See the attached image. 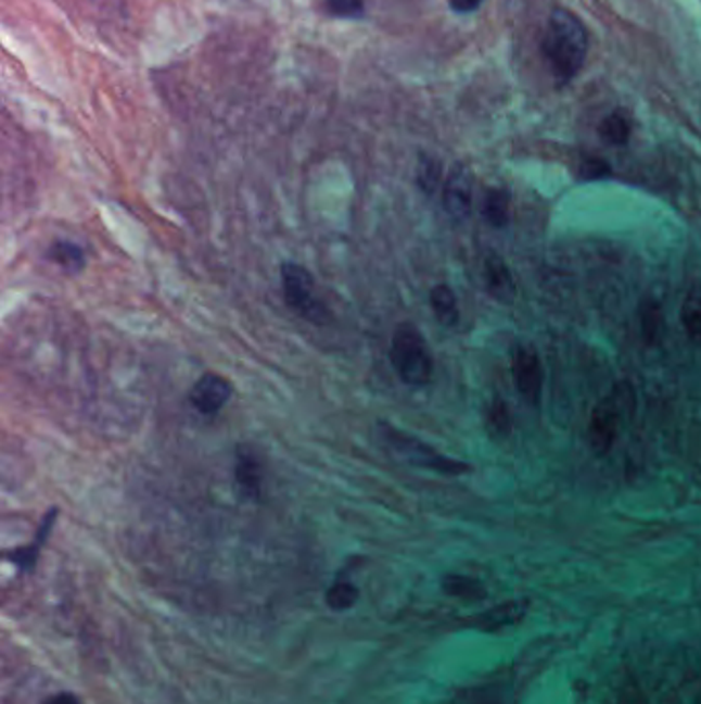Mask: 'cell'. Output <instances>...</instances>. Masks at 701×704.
<instances>
[{"label":"cell","instance_id":"obj_14","mask_svg":"<svg viewBox=\"0 0 701 704\" xmlns=\"http://www.w3.org/2000/svg\"><path fill=\"white\" fill-rule=\"evenodd\" d=\"M482 213L494 227H505L510 218V196L505 188H489L484 194Z\"/></svg>","mask_w":701,"mask_h":704},{"label":"cell","instance_id":"obj_9","mask_svg":"<svg viewBox=\"0 0 701 704\" xmlns=\"http://www.w3.org/2000/svg\"><path fill=\"white\" fill-rule=\"evenodd\" d=\"M264 466L259 455L255 450L241 445L234 455V480H237V489L241 492V496L250 499V501H257L262 496V485H264Z\"/></svg>","mask_w":701,"mask_h":704},{"label":"cell","instance_id":"obj_6","mask_svg":"<svg viewBox=\"0 0 701 704\" xmlns=\"http://www.w3.org/2000/svg\"><path fill=\"white\" fill-rule=\"evenodd\" d=\"M512 377L519 393L528 404H539L544 391V367L537 352L519 347L512 354Z\"/></svg>","mask_w":701,"mask_h":704},{"label":"cell","instance_id":"obj_12","mask_svg":"<svg viewBox=\"0 0 701 704\" xmlns=\"http://www.w3.org/2000/svg\"><path fill=\"white\" fill-rule=\"evenodd\" d=\"M48 257L64 273L78 274L82 273V268H85L82 248L68 239H56L48 250Z\"/></svg>","mask_w":701,"mask_h":704},{"label":"cell","instance_id":"obj_16","mask_svg":"<svg viewBox=\"0 0 701 704\" xmlns=\"http://www.w3.org/2000/svg\"><path fill=\"white\" fill-rule=\"evenodd\" d=\"M525 612V606L519 604V602H510V604H505V606L494 607L489 609L486 614H482L477 618V625L482 626L484 630H496V628H502V626L514 625L521 620Z\"/></svg>","mask_w":701,"mask_h":704},{"label":"cell","instance_id":"obj_2","mask_svg":"<svg viewBox=\"0 0 701 704\" xmlns=\"http://www.w3.org/2000/svg\"><path fill=\"white\" fill-rule=\"evenodd\" d=\"M391 363L404 384L413 388L430 384L434 361L424 336L413 324L402 322L395 326L391 338Z\"/></svg>","mask_w":701,"mask_h":704},{"label":"cell","instance_id":"obj_11","mask_svg":"<svg viewBox=\"0 0 701 704\" xmlns=\"http://www.w3.org/2000/svg\"><path fill=\"white\" fill-rule=\"evenodd\" d=\"M430 305L432 312L436 315V319L447 326V328H455L459 324V305H457V297L453 293V289L448 285H436L430 291Z\"/></svg>","mask_w":701,"mask_h":704},{"label":"cell","instance_id":"obj_19","mask_svg":"<svg viewBox=\"0 0 701 704\" xmlns=\"http://www.w3.org/2000/svg\"><path fill=\"white\" fill-rule=\"evenodd\" d=\"M358 598H360L358 587L351 583V581H346V579H340L330 587V591L326 595V602H328V606L332 607L333 612H344V609H351L358 602Z\"/></svg>","mask_w":701,"mask_h":704},{"label":"cell","instance_id":"obj_21","mask_svg":"<svg viewBox=\"0 0 701 704\" xmlns=\"http://www.w3.org/2000/svg\"><path fill=\"white\" fill-rule=\"evenodd\" d=\"M443 179V167L441 161L434 156H422L420 167H418V184L422 188V192L432 196L436 192V188L441 186Z\"/></svg>","mask_w":701,"mask_h":704},{"label":"cell","instance_id":"obj_23","mask_svg":"<svg viewBox=\"0 0 701 704\" xmlns=\"http://www.w3.org/2000/svg\"><path fill=\"white\" fill-rule=\"evenodd\" d=\"M333 15L360 17L365 13V0H328Z\"/></svg>","mask_w":701,"mask_h":704},{"label":"cell","instance_id":"obj_25","mask_svg":"<svg viewBox=\"0 0 701 704\" xmlns=\"http://www.w3.org/2000/svg\"><path fill=\"white\" fill-rule=\"evenodd\" d=\"M484 0H450V7L457 11V13H471L475 11Z\"/></svg>","mask_w":701,"mask_h":704},{"label":"cell","instance_id":"obj_20","mask_svg":"<svg viewBox=\"0 0 701 704\" xmlns=\"http://www.w3.org/2000/svg\"><path fill=\"white\" fill-rule=\"evenodd\" d=\"M443 589L447 591L448 595L463 598V600L484 598V587L480 586V581H475L471 577H463V575H447L443 579Z\"/></svg>","mask_w":701,"mask_h":704},{"label":"cell","instance_id":"obj_10","mask_svg":"<svg viewBox=\"0 0 701 704\" xmlns=\"http://www.w3.org/2000/svg\"><path fill=\"white\" fill-rule=\"evenodd\" d=\"M484 276H486L487 293L492 294L496 301L510 305L517 299L514 278L502 257H498L496 254L487 255Z\"/></svg>","mask_w":701,"mask_h":704},{"label":"cell","instance_id":"obj_18","mask_svg":"<svg viewBox=\"0 0 701 704\" xmlns=\"http://www.w3.org/2000/svg\"><path fill=\"white\" fill-rule=\"evenodd\" d=\"M640 317H642V332L646 342L648 344L659 342L664 328L663 310H661L659 301L646 299L642 310H640Z\"/></svg>","mask_w":701,"mask_h":704},{"label":"cell","instance_id":"obj_4","mask_svg":"<svg viewBox=\"0 0 701 704\" xmlns=\"http://www.w3.org/2000/svg\"><path fill=\"white\" fill-rule=\"evenodd\" d=\"M282 294L291 312L303 317L305 322H311L317 326H323L330 317L326 305L315 294V278L311 273L296 264V262H284L282 264Z\"/></svg>","mask_w":701,"mask_h":704},{"label":"cell","instance_id":"obj_13","mask_svg":"<svg viewBox=\"0 0 701 704\" xmlns=\"http://www.w3.org/2000/svg\"><path fill=\"white\" fill-rule=\"evenodd\" d=\"M681 322L689 340L701 347V285H693L685 294Z\"/></svg>","mask_w":701,"mask_h":704},{"label":"cell","instance_id":"obj_5","mask_svg":"<svg viewBox=\"0 0 701 704\" xmlns=\"http://www.w3.org/2000/svg\"><path fill=\"white\" fill-rule=\"evenodd\" d=\"M379 430H381L383 439L390 443L393 450L397 451L399 455H404L408 462L416 464V466L434 469V472H441V474H447V476H459V474L471 472L469 464L441 455L438 451L432 450L430 445L422 443L420 439L409 437L406 432L391 427L387 423H379Z\"/></svg>","mask_w":701,"mask_h":704},{"label":"cell","instance_id":"obj_1","mask_svg":"<svg viewBox=\"0 0 701 704\" xmlns=\"http://www.w3.org/2000/svg\"><path fill=\"white\" fill-rule=\"evenodd\" d=\"M544 56L560 83H570L585 66L588 34L583 21L570 11L558 9L547 20Z\"/></svg>","mask_w":701,"mask_h":704},{"label":"cell","instance_id":"obj_22","mask_svg":"<svg viewBox=\"0 0 701 704\" xmlns=\"http://www.w3.org/2000/svg\"><path fill=\"white\" fill-rule=\"evenodd\" d=\"M487 429L496 435H508L512 429V414L508 411L505 400H494L486 412Z\"/></svg>","mask_w":701,"mask_h":704},{"label":"cell","instance_id":"obj_17","mask_svg":"<svg viewBox=\"0 0 701 704\" xmlns=\"http://www.w3.org/2000/svg\"><path fill=\"white\" fill-rule=\"evenodd\" d=\"M599 133L609 144H625L632 137V120L625 112H613L601 122Z\"/></svg>","mask_w":701,"mask_h":704},{"label":"cell","instance_id":"obj_24","mask_svg":"<svg viewBox=\"0 0 701 704\" xmlns=\"http://www.w3.org/2000/svg\"><path fill=\"white\" fill-rule=\"evenodd\" d=\"M609 172V167L604 165L603 161H588L583 167V176L586 179H595V177L604 176Z\"/></svg>","mask_w":701,"mask_h":704},{"label":"cell","instance_id":"obj_15","mask_svg":"<svg viewBox=\"0 0 701 704\" xmlns=\"http://www.w3.org/2000/svg\"><path fill=\"white\" fill-rule=\"evenodd\" d=\"M54 519H56V508H52V511L43 517V521H41V526H39L38 536H36V542H34V544H29L27 548H20V550H15V552L11 554L13 563H15L21 570H29V568H34V565H36L39 548H41V544L46 542L48 533L52 531Z\"/></svg>","mask_w":701,"mask_h":704},{"label":"cell","instance_id":"obj_8","mask_svg":"<svg viewBox=\"0 0 701 704\" xmlns=\"http://www.w3.org/2000/svg\"><path fill=\"white\" fill-rule=\"evenodd\" d=\"M473 202V179L466 165L457 163L443 186V206L453 221H466Z\"/></svg>","mask_w":701,"mask_h":704},{"label":"cell","instance_id":"obj_7","mask_svg":"<svg viewBox=\"0 0 701 704\" xmlns=\"http://www.w3.org/2000/svg\"><path fill=\"white\" fill-rule=\"evenodd\" d=\"M233 395V384L218 375V373H204L190 391V402L195 411L204 416H215L227 406Z\"/></svg>","mask_w":701,"mask_h":704},{"label":"cell","instance_id":"obj_3","mask_svg":"<svg viewBox=\"0 0 701 704\" xmlns=\"http://www.w3.org/2000/svg\"><path fill=\"white\" fill-rule=\"evenodd\" d=\"M634 412V391L622 384L603 398L590 414L588 423V445L595 455H607L615 443V435L620 429L622 414Z\"/></svg>","mask_w":701,"mask_h":704},{"label":"cell","instance_id":"obj_26","mask_svg":"<svg viewBox=\"0 0 701 704\" xmlns=\"http://www.w3.org/2000/svg\"><path fill=\"white\" fill-rule=\"evenodd\" d=\"M43 704H80L78 703L77 696L71 694V692H60L56 696H52L50 701H46Z\"/></svg>","mask_w":701,"mask_h":704}]
</instances>
